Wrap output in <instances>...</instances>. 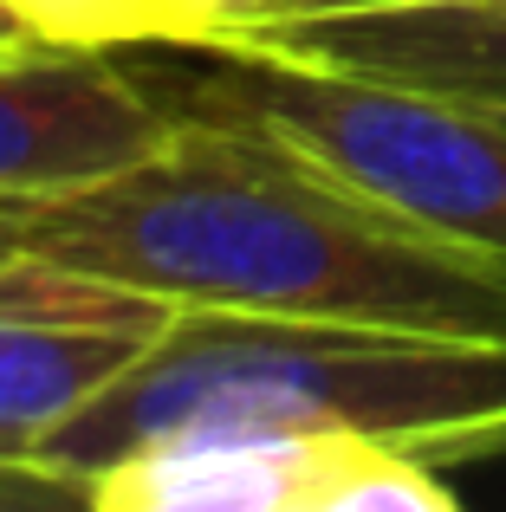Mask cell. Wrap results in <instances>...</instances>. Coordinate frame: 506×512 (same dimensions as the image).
<instances>
[{
    "label": "cell",
    "instance_id": "cell-7",
    "mask_svg": "<svg viewBox=\"0 0 506 512\" xmlns=\"http://www.w3.org/2000/svg\"><path fill=\"white\" fill-rule=\"evenodd\" d=\"M228 39L279 46L318 65L390 78V85H416L448 104H506V13L500 7L344 13V20H299V26H241Z\"/></svg>",
    "mask_w": 506,
    "mask_h": 512
},
{
    "label": "cell",
    "instance_id": "cell-16",
    "mask_svg": "<svg viewBox=\"0 0 506 512\" xmlns=\"http://www.w3.org/2000/svg\"><path fill=\"white\" fill-rule=\"evenodd\" d=\"M468 7H500L506 13V0H468Z\"/></svg>",
    "mask_w": 506,
    "mask_h": 512
},
{
    "label": "cell",
    "instance_id": "cell-2",
    "mask_svg": "<svg viewBox=\"0 0 506 512\" xmlns=\"http://www.w3.org/2000/svg\"><path fill=\"white\" fill-rule=\"evenodd\" d=\"M176 428H299L396 448L429 467L506 454V344L182 305L176 331L91 409L39 441L85 480Z\"/></svg>",
    "mask_w": 506,
    "mask_h": 512
},
{
    "label": "cell",
    "instance_id": "cell-11",
    "mask_svg": "<svg viewBox=\"0 0 506 512\" xmlns=\"http://www.w3.org/2000/svg\"><path fill=\"white\" fill-rule=\"evenodd\" d=\"M20 46H46V39H39L33 26H26L20 13L7 7V0H0V52H20Z\"/></svg>",
    "mask_w": 506,
    "mask_h": 512
},
{
    "label": "cell",
    "instance_id": "cell-3",
    "mask_svg": "<svg viewBox=\"0 0 506 512\" xmlns=\"http://www.w3.org/2000/svg\"><path fill=\"white\" fill-rule=\"evenodd\" d=\"M124 59L176 117L260 130L370 201L506 266V130L494 117L228 33L124 46Z\"/></svg>",
    "mask_w": 506,
    "mask_h": 512
},
{
    "label": "cell",
    "instance_id": "cell-14",
    "mask_svg": "<svg viewBox=\"0 0 506 512\" xmlns=\"http://www.w3.org/2000/svg\"><path fill=\"white\" fill-rule=\"evenodd\" d=\"M182 20H189V39H208V26H215V0H176Z\"/></svg>",
    "mask_w": 506,
    "mask_h": 512
},
{
    "label": "cell",
    "instance_id": "cell-1",
    "mask_svg": "<svg viewBox=\"0 0 506 512\" xmlns=\"http://www.w3.org/2000/svg\"><path fill=\"white\" fill-rule=\"evenodd\" d=\"M26 247L176 305L506 344L500 260L215 117H176L137 169L33 208Z\"/></svg>",
    "mask_w": 506,
    "mask_h": 512
},
{
    "label": "cell",
    "instance_id": "cell-5",
    "mask_svg": "<svg viewBox=\"0 0 506 512\" xmlns=\"http://www.w3.org/2000/svg\"><path fill=\"white\" fill-rule=\"evenodd\" d=\"M176 318V299L130 279L39 247L0 253V454L39 461V441L137 370Z\"/></svg>",
    "mask_w": 506,
    "mask_h": 512
},
{
    "label": "cell",
    "instance_id": "cell-15",
    "mask_svg": "<svg viewBox=\"0 0 506 512\" xmlns=\"http://www.w3.org/2000/svg\"><path fill=\"white\" fill-rule=\"evenodd\" d=\"M468 111H481V117H494V124L506 130V104H468Z\"/></svg>",
    "mask_w": 506,
    "mask_h": 512
},
{
    "label": "cell",
    "instance_id": "cell-6",
    "mask_svg": "<svg viewBox=\"0 0 506 512\" xmlns=\"http://www.w3.org/2000/svg\"><path fill=\"white\" fill-rule=\"evenodd\" d=\"M176 130V111L124 52L20 46L0 52V201L46 208L137 169Z\"/></svg>",
    "mask_w": 506,
    "mask_h": 512
},
{
    "label": "cell",
    "instance_id": "cell-4",
    "mask_svg": "<svg viewBox=\"0 0 506 512\" xmlns=\"http://www.w3.org/2000/svg\"><path fill=\"white\" fill-rule=\"evenodd\" d=\"M98 512H448L442 467L299 428H176L85 480Z\"/></svg>",
    "mask_w": 506,
    "mask_h": 512
},
{
    "label": "cell",
    "instance_id": "cell-13",
    "mask_svg": "<svg viewBox=\"0 0 506 512\" xmlns=\"http://www.w3.org/2000/svg\"><path fill=\"white\" fill-rule=\"evenodd\" d=\"M260 7H266V0H215V26H208V33H221V26H241V20H253Z\"/></svg>",
    "mask_w": 506,
    "mask_h": 512
},
{
    "label": "cell",
    "instance_id": "cell-12",
    "mask_svg": "<svg viewBox=\"0 0 506 512\" xmlns=\"http://www.w3.org/2000/svg\"><path fill=\"white\" fill-rule=\"evenodd\" d=\"M26 221H33V208H7V201H0V253L26 247Z\"/></svg>",
    "mask_w": 506,
    "mask_h": 512
},
{
    "label": "cell",
    "instance_id": "cell-10",
    "mask_svg": "<svg viewBox=\"0 0 506 512\" xmlns=\"http://www.w3.org/2000/svg\"><path fill=\"white\" fill-rule=\"evenodd\" d=\"M409 7H468V0H266L241 26H299V20H344V13H409ZM221 26V33H241Z\"/></svg>",
    "mask_w": 506,
    "mask_h": 512
},
{
    "label": "cell",
    "instance_id": "cell-9",
    "mask_svg": "<svg viewBox=\"0 0 506 512\" xmlns=\"http://www.w3.org/2000/svg\"><path fill=\"white\" fill-rule=\"evenodd\" d=\"M13 506H85V493H78V480L52 474L33 454H0V512Z\"/></svg>",
    "mask_w": 506,
    "mask_h": 512
},
{
    "label": "cell",
    "instance_id": "cell-8",
    "mask_svg": "<svg viewBox=\"0 0 506 512\" xmlns=\"http://www.w3.org/2000/svg\"><path fill=\"white\" fill-rule=\"evenodd\" d=\"M46 46H85V52H124L156 39H189V20L176 0H7Z\"/></svg>",
    "mask_w": 506,
    "mask_h": 512
}]
</instances>
